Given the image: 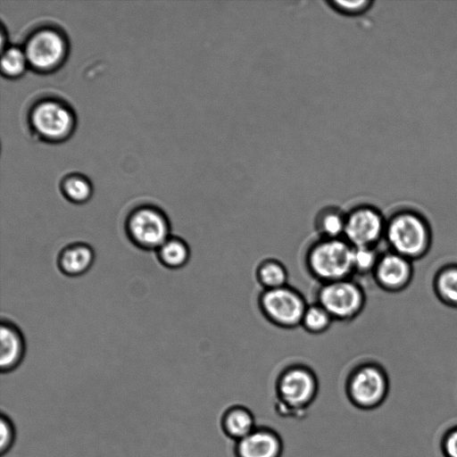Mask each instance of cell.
<instances>
[{
	"label": "cell",
	"instance_id": "cell-1",
	"mask_svg": "<svg viewBox=\"0 0 457 457\" xmlns=\"http://www.w3.org/2000/svg\"><path fill=\"white\" fill-rule=\"evenodd\" d=\"M318 378L312 368L294 363L283 369L275 383V407L279 415L301 418L314 402Z\"/></svg>",
	"mask_w": 457,
	"mask_h": 457
},
{
	"label": "cell",
	"instance_id": "cell-2",
	"mask_svg": "<svg viewBox=\"0 0 457 457\" xmlns=\"http://www.w3.org/2000/svg\"><path fill=\"white\" fill-rule=\"evenodd\" d=\"M384 238L389 250L413 262L428 253L432 232L429 222L421 213L403 209L386 220Z\"/></svg>",
	"mask_w": 457,
	"mask_h": 457
},
{
	"label": "cell",
	"instance_id": "cell-3",
	"mask_svg": "<svg viewBox=\"0 0 457 457\" xmlns=\"http://www.w3.org/2000/svg\"><path fill=\"white\" fill-rule=\"evenodd\" d=\"M353 250L345 238H319L306 251L305 265L320 284L351 278Z\"/></svg>",
	"mask_w": 457,
	"mask_h": 457
},
{
	"label": "cell",
	"instance_id": "cell-4",
	"mask_svg": "<svg viewBox=\"0 0 457 457\" xmlns=\"http://www.w3.org/2000/svg\"><path fill=\"white\" fill-rule=\"evenodd\" d=\"M391 382L386 370L377 362L367 361L355 366L348 374L345 392L356 408L373 411L387 399Z\"/></svg>",
	"mask_w": 457,
	"mask_h": 457
},
{
	"label": "cell",
	"instance_id": "cell-5",
	"mask_svg": "<svg viewBox=\"0 0 457 457\" xmlns=\"http://www.w3.org/2000/svg\"><path fill=\"white\" fill-rule=\"evenodd\" d=\"M170 225L165 212L154 204H141L127 215L128 238L143 250H157L170 237Z\"/></svg>",
	"mask_w": 457,
	"mask_h": 457
},
{
	"label": "cell",
	"instance_id": "cell-6",
	"mask_svg": "<svg viewBox=\"0 0 457 457\" xmlns=\"http://www.w3.org/2000/svg\"><path fill=\"white\" fill-rule=\"evenodd\" d=\"M29 123L41 139L60 142L71 135L75 115L63 100L46 97L37 101L29 109Z\"/></svg>",
	"mask_w": 457,
	"mask_h": 457
},
{
	"label": "cell",
	"instance_id": "cell-7",
	"mask_svg": "<svg viewBox=\"0 0 457 457\" xmlns=\"http://www.w3.org/2000/svg\"><path fill=\"white\" fill-rule=\"evenodd\" d=\"M22 48L29 66L45 73L55 71L64 62L68 42L61 29L46 26L32 31Z\"/></svg>",
	"mask_w": 457,
	"mask_h": 457
},
{
	"label": "cell",
	"instance_id": "cell-8",
	"mask_svg": "<svg viewBox=\"0 0 457 457\" xmlns=\"http://www.w3.org/2000/svg\"><path fill=\"white\" fill-rule=\"evenodd\" d=\"M308 304L302 293L289 285L262 290L258 297L259 309L265 319L285 329H293L301 325Z\"/></svg>",
	"mask_w": 457,
	"mask_h": 457
},
{
	"label": "cell",
	"instance_id": "cell-9",
	"mask_svg": "<svg viewBox=\"0 0 457 457\" xmlns=\"http://www.w3.org/2000/svg\"><path fill=\"white\" fill-rule=\"evenodd\" d=\"M320 304L337 321H351L363 311L366 295L362 287L352 278L320 284L316 293Z\"/></svg>",
	"mask_w": 457,
	"mask_h": 457
},
{
	"label": "cell",
	"instance_id": "cell-10",
	"mask_svg": "<svg viewBox=\"0 0 457 457\" xmlns=\"http://www.w3.org/2000/svg\"><path fill=\"white\" fill-rule=\"evenodd\" d=\"M386 219L370 204H361L346 212L344 238L353 247H377L385 236Z\"/></svg>",
	"mask_w": 457,
	"mask_h": 457
},
{
	"label": "cell",
	"instance_id": "cell-11",
	"mask_svg": "<svg viewBox=\"0 0 457 457\" xmlns=\"http://www.w3.org/2000/svg\"><path fill=\"white\" fill-rule=\"evenodd\" d=\"M372 276L381 289L391 293L400 292L412 279V261L388 250L380 253Z\"/></svg>",
	"mask_w": 457,
	"mask_h": 457
},
{
	"label": "cell",
	"instance_id": "cell-12",
	"mask_svg": "<svg viewBox=\"0 0 457 457\" xmlns=\"http://www.w3.org/2000/svg\"><path fill=\"white\" fill-rule=\"evenodd\" d=\"M234 451L236 457H281L283 442L272 428L256 427L236 442Z\"/></svg>",
	"mask_w": 457,
	"mask_h": 457
},
{
	"label": "cell",
	"instance_id": "cell-13",
	"mask_svg": "<svg viewBox=\"0 0 457 457\" xmlns=\"http://www.w3.org/2000/svg\"><path fill=\"white\" fill-rule=\"evenodd\" d=\"M0 341V368L3 373H8L21 363L25 355V340L15 323L2 320Z\"/></svg>",
	"mask_w": 457,
	"mask_h": 457
},
{
	"label": "cell",
	"instance_id": "cell-14",
	"mask_svg": "<svg viewBox=\"0 0 457 457\" xmlns=\"http://www.w3.org/2000/svg\"><path fill=\"white\" fill-rule=\"evenodd\" d=\"M95 253L93 248L82 242L72 243L63 247L57 257L59 270L69 277H77L86 273L93 265Z\"/></svg>",
	"mask_w": 457,
	"mask_h": 457
},
{
	"label": "cell",
	"instance_id": "cell-15",
	"mask_svg": "<svg viewBox=\"0 0 457 457\" xmlns=\"http://www.w3.org/2000/svg\"><path fill=\"white\" fill-rule=\"evenodd\" d=\"M220 426L224 434L236 442L256 428L253 414L243 405L228 407L221 415Z\"/></svg>",
	"mask_w": 457,
	"mask_h": 457
},
{
	"label": "cell",
	"instance_id": "cell-16",
	"mask_svg": "<svg viewBox=\"0 0 457 457\" xmlns=\"http://www.w3.org/2000/svg\"><path fill=\"white\" fill-rule=\"evenodd\" d=\"M346 212L338 207L327 206L315 216L314 227L320 238H344Z\"/></svg>",
	"mask_w": 457,
	"mask_h": 457
},
{
	"label": "cell",
	"instance_id": "cell-17",
	"mask_svg": "<svg viewBox=\"0 0 457 457\" xmlns=\"http://www.w3.org/2000/svg\"><path fill=\"white\" fill-rule=\"evenodd\" d=\"M433 288L444 304L457 308V263L445 264L435 273Z\"/></svg>",
	"mask_w": 457,
	"mask_h": 457
},
{
	"label": "cell",
	"instance_id": "cell-18",
	"mask_svg": "<svg viewBox=\"0 0 457 457\" xmlns=\"http://www.w3.org/2000/svg\"><path fill=\"white\" fill-rule=\"evenodd\" d=\"M255 278L263 290L285 287L288 281V271L283 262L277 259L262 260L256 267Z\"/></svg>",
	"mask_w": 457,
	"mask_h": 457
},
{
	"label": "cell",
	"instance_id": "cell-19",
	"mask_svg": "<svg viewBox=\"0 0 457 457\" xmlns=\"http://www.w3.org/2000/svg\"><path fill=\"white\" fill-rule=\"evenodd\" d=\"M159 262L169 269H179L190 259V248L181 237L170 236L157 250Z\"/></svg>",
	"mask_w": 457,
	"mask_h": 457
},
{
	"label": "cell",
	"instance_id": "cell-20",
	"mask_svg": "<svg viewBox=\"0 0 457 457\" xmlns=\"http://www.w3.org/2000/svg\"><path fill=\"white\" fill-rule=\"evenodd\" d=\"M60 189L63 196L73 204H84L93 194L89 179L78 173L66 175L61 181Z\"/></svg>",
	"mask_w": 457,
	"mask_h": 457
},
{
	"label": "cell",
	"instance_id": "cell-21",
	"mask_svg": "<svg viewBox=\"0 0 457 457\" xmlns=\"http://www.w3.org/2000/svg\"><path fill=\"white\" fill-rule=\"evenodd\" d=\"M28 67V59L22 47L6 45L1 49V71L4 76L18 78Z\"/></svg>",
	"mask_w": 457,
	"mask_h": 457
},
{
	"label": "cell",
	"instance_id": "cell-22",
	"mask_svg": "<svg viewBox=\"0 0 457 457\" xmlns=\"http://www.w3.org/2000/svg\"><path fill=\"white\" fill-rule=\"evenodd\" d=\"M334 320L318 303H309L301 320V327L310 334L319 335L329 329Z\"/></svg>",
	"mask_w": 457,
	"mask_h": 457
},
{
	"label": "cell",
	"instance_id": "cell-23",
	"mask_svg": "<svg viewBox=\"0 0 457 457\" xmlns=\"http://www.w3.org/2000/svg\"><path fill=\"white\" fill-rule=\"evenodd\" d=\"M379 255L380 253L377 251V247H353V274L372 275Z\"/></svg>",
	"mask_w": 457,
	"mask_h": 457
},
{
	"label": "cell",
	"instance_id": "cell-24",
	"mask_svg": "<svg viewBox=\"0 0 457 457\" xmlns=\"http://www.w3.org/2000/svg\"><path fill=\"white\" fill-rule=\"evenodd\" d=\"M330 9L348 17H356L366 13L372 6L370 0H329L326 2Z\"/></svg>",
	"mask_w": 457,
	"mask_h": 457
},
{
	"label": "cell",
	"instance_id": "cell-25",
	"mask_svg": "<svg viewBox=\"0 0 457 457\" xmlns=\"http://www.w3.org/2000/svg\"><path fill=\"white\" fill-rule=\"evenodd\" d=\"M15 439V425L7 414L2 413L0 418V453L2 456L11 451Z\"/></svg>",
	"mask_w": 457,
	"mask_h": 457
},
{
	"label": "cell",
	"instance_id": "cell-26",
	"mask_svg": "<svg viewBox=\"0 0 457 457\" xmlns=\"http://www.w3.org/2000/svg\"><path fill=\"white\" fill-rule=\"evenodd\" d=\"M441 448L445 457H457V424L445 431Z\"/></svg>",
	"mask_w": 457,
	"mask_h": 457
}]
</instances>
